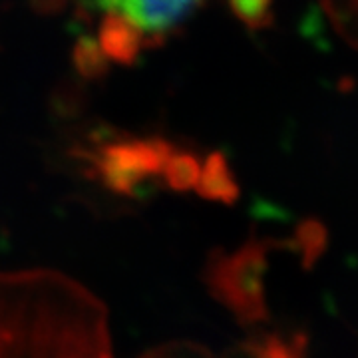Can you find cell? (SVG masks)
Listing matches in <instances>:
<instances>
[{"label":"cell","mask_w":358,"mask_h":358,"mask_svg":"<svg viewBox=\"0 0 358 358\" xmlns=\"http://www.w3.org/2000/svg\"><path fill=\"white\" fill-rule=\"evenodd\" d=\"M32 4H34V8H36L38 13L54 14L64 6L66 0H32Z\"/></svg>","instance_id":"13"},{"label":"cell","mask_w":358,"mask_h":358,"mask_svg":"<svg viewBox=\"0 0 358 358\" xmlns=\"http://www.w3.org/2000/svg\"><path fill=\"white\" fill-rule=\"evenodd\" d=\"M271 241L249 239L235 253L213 251L205 282L209 293L243 324H257L268 317L265 303V271Z\"/></svg>","instance_id":"1"},{"label":"cell","mask_w":358,"mask_h":358,"mask_svg":"<svg viewBox=\"0 0 358 358\" xmlns=\"http://www.w3.org/2000/svg\"><path fill=\"white\" fill-rule=\"evenodd\" d=\"M106 13H117L143 32L162 34L181 24L203 0H82Z\"/></svg>","instance_id":"3"},{"label":"cell","mask_w":358,"mask_h":358,"mask_svg":"<svg viewBox=\"0 0 358 358\" xmlns=\"http://www.w3.org/2000/svg\"><path fill=\"white\" fill-rule=\"evenodd\" d=\"M195 187H197V193L209 201L233 205L239 199L237 179L231 171L227 157L221 152H213L205 159L203 171L199 173Z\"/></svg>","instance_id":"5"},{"label":"cell","mask_w":358,"mask_h":358,"mask_svg":"<svg viewBox=\"0 0 358 358\" xmlns=\"http://www.w3.org/2000/svg\"><path fill=\"white\" fill-rule=\"evenodd\" d=\"M341 18L350 26V38L358 40V0H338Z\"/></svg>","instance_id":"12"},{"label":"cell","mask_w":358,"mask_h":358,"mask_svg":"<svg viewBox=\"0 0 358 358\" xmlns=\"http://www.w3.org/2000/svg\"><path fill=\"white\" fill-rule=\"evenodd\" d=\"M148 357H181V355H192V357H209V348H205L201 345H189V343H169L166 346H159V348H154V350H148L145 352Z\"/></svg>","instance_id":"11"},{"label":"cell","mask_w":358,"mask_h":358,"mask_svg":"<svg viewBox=\"0 0 358 358\" xmlns=\"http://www.w3.org/2000/svg\"><path fill=\"white\" fill-rule=\"evenodd\" d=\"M173 145L162 138H122L86 152L90 167L110 192L140 195L143 187L162 176Z\"/></svg>","instance_id":"2"},{"label":"cell","mask_w":358,"mask_h":358,"mask_svg":"<svg viewBox=\"0 0 358 358\" xmlns=\"http://www.w3.org/2000/svg\"><path fill=\"white\" fill-rule=\"evenodd\" d=\"M72 64L76 72L84 80H102L110 68H108V58L100 48L98 40H94L88 34L78 36L72 48Z\"/></svg>","instance_id":"6"},{"label":"cell","mask_w":358,"mask_h":358,"mask_svg":"<svg viewBox=\"0 0 358 358\" xmlns=\"http://www.w3.org/2000/svg\"><path fill=\"white\" fill-rule=\"evenodd\" d=\"M305 346V338L301 334L294 336H279V334H263L247 341L243 352L253 357H296Z\"/></svg>","instance_id":"8"},{"label":"cell","mask_w":358,"mask_h":358,"mask_svg":"<svg viewBox=\"0 0 358 358\" xmlns=\"http://www.w3.org/2000/svg\"><path fill=\"white\" fill-rule=\"evenodd\" d=\"M199 173H201V167H199L197 157L189 152H176V150L169 154L162 171L167 185L176 192H187L195 187Z\"/></svg>","instance_id":"7"},{"label":"cell","mask_w":358,"mask_h":358,"mask_svg":"<svg viewBox=\"0 0 358 358\" xmlns=\"http://www.w3.org/2000/svg\"><path fill=\"white\" fill-rule=\"evenodd\" d=\"M324 245H327V233H324V227L317 223V221H313V219H308L305 221L296 233H294V239H293V249L294 251H299V255L303 259V263L310 267L319 255L322 253V249H324Z\"/></svg>","instance_id":"9"},{"label":"cell","mask_w":358,"mask_h":358,"mask_svg":"<svg viewBox=\"0 0 358 358\" xmlns=\"http://www.w3.org/2000/svg\"><path fill=\"white\" fill-rule=\"evenodd\" d=\"M98 44L108 60L131 66L136 64L143 48V30L122 14L108 13L100 24Z\"/></svg>","instance_id":"4"},{"label":"cell","mask_w":358,"mask_h":358,"mask_svg":"<svg viewBox=\"0 0 358 358\" xmlns=\"http://www.w3.org/2000/svg\"><path fill=\"white\" fill-rule=\"evenodd\" d=\"M235 14L249 30H263L273 24V0H227Z\"/></svg>","instance_id":"10"}]
</instances>
